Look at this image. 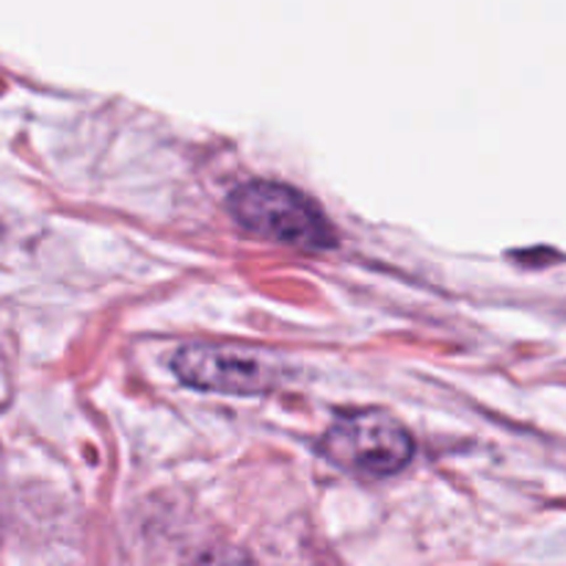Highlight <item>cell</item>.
I'll list each match as a JSON object with an SVG mask.
<instances>
[{
	"mask_svg": "<svg viewBox=\"0 0 566 566\" xmlns=\"http://www.w3.org/2000/svg\"><path fill=\"white\" fill-rule=\"evenodd\" d=\"M232 219L252 235L285 243L302 252L337 247V230L318 202L298 188L274 180H249L227 197Z\"/></svg>",
	"mask_w": 566,
	"mask_h": 566,
	"instance_id": "obj_1",
	"label": "cell"
},
{
	"mask_svg": "<svg viewBox=\"0 0 566 566\" xmlns=\"http://www.w3.org/2000/svg\"><path fill=\"white\" fill-rule=\"evenodd\" d=\"M321 453L354 473L396 475L412 462L415 440L401 420L374 409L335 420L321 440Z\"/></svg>",
	"mask_w": 566,
	"mask_h": 566,
	"instance_id": "obj_2",
	"label": "cell"
},
{
	"mask_svg": "<svg viewBox=\"0 0 566 566\" xmlns=\"http://www.w3.org/2000/svg\"><path fill=\"white\" fill-rule=\"evenodd\" d=\"M171 374L182 385L221 396H260L274 387L276 370L260 352L247 346H182L171 357Z\"/></svg>",
	"mask_w": 566,
	"mask_h": 566,
	"instance_id": "obj_3",
	"label": "cell"
},
{
	"mask_svg": "<svg viewBox=\"0 0 566 566\" xmlns=\"http://www.w3.org/2000/svg\"><path fill=\"white\" fill-rule=\"evenodd\" d=\"M186 566H258L247 551L232 545H216L197 553Z\"/></svg>",
	"mask_w": 566,
	"mask_h": 566,
	"instance_id": "obj_4",
	"label": "cell"
}]
</instances>
